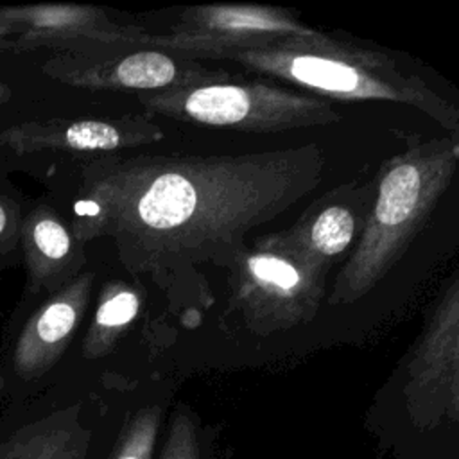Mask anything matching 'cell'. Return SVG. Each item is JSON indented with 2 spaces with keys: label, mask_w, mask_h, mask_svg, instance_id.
I'll return each instance as SVG.
<instances>
[{
  "label": "cell",
  "mask_w": 459,
  "mask_h": 459,
  "mask_svg": "<svg viewBox=\"0 0 459 459\" xmlns=\"http://www.w3.org/2000/svg\"><path fill=\"white\" fill-rule=\"evenodd\" d=\"M93 281L95 273L86 267L5 328L0 387L29 391L56 371L86 317Z\"/></svg>",
  "instance_id": "6"
},
{
  "label": "cell",
  "mask_w": 459,
  "mask_h": 459,
  "mask_svg": "<svg viewBox=\"0 0 459 459\" xmlns=\"http://www.w3.org/2000/svg\"><path fill=\"white\" fill-rule=\"evenodd\" d=\"M126 403H106L97 396L56 402L0 445V459H104Z\"/></svg>",
  "instance_id": "10"
},
{
  "label": "cell",
  "mask_w": 459,
  "mask_h": 459,
  "mask_svg": "<svg viewBox=\"0 0 459 459\" xmlns=\"http://www.w3.org/2000/svg\"><path fill=\"white\" fill-rule=\"evenodd\" d=\"M228 61L328 102L378 100L409 106L459 140L457 108L420 75L402 70L385 52L335 39L317 29L238 50Z\"/></svg>",
  "instance_id": "3"
},
{
  "label": "cell",
  "mask_w": 459,
  "mask_h": 459,
  "mask_svg": "<svg viewBox=\"0 0 459 459\" xmlns=\"http://www.w3.org/2000/svg\"><path fill=\"white\" fill-rule=\"evenodd\" d=\"M20 262L25 269V283L5 328L16 325L36 303L65 287L88 265L82 246L59 212L47 199L29 201L20 240Z\"/></svg>",
  "instance_id": "12"
},
{
  "label": "cell",
  "mask_w": 459,
  "mask_h": 459,
  "mask_svg": "<svg viewBox=\"0 0 459 459\" xmlns=\"http://www.w3.org/2000/svg\"><path fill=\"white\" fill-rule=\"evenodd\" d=\"M149 117L231 129L240 133H283L332 126L342 113L325 99L294 91L271 81H235L138 93Z\"/></svg>",
  "instance_id": "4"
},
{
  "label": "cell",
  "mask_w": 459,
  "mask_h": 459,
  "mask_svg": "<svg viewBox=\"0 0 459 459\" xmlns=\"http://www.w3.org/2000/svg\"><path fill=\"white\" fill-rule=\"evenodd\" d=\"M292 13L251 4L186 7L163 34L149 36V48L183 59H228L231 54L267 41L312 34Z\"/></svg>",
  "instance_id": "8"
},
{
  "label": "cell",
  "mask_w": 459,
  "mask_h": 459,
  "mask_svg": "<svg viewBox=\"0 0 459 459\" xmlns=\"http://www.w3.org/2000/svg\"><path fill=\"white\" fill-rule=\"evenodd\" d=\"M457 163L459 140L448 134H407L403 151L382 161L366 226L333 280L330 307L360 301L393 271L430 221Z\"/></svg>",
  "instance_id": "2"
},
{
  "label": "cell",
  "mask_w": 459,
  "mask_h": 459,
  "mask_svg": "<svg viewBox=\"0 0 459 459\" xmlns=\"http://www.w3.org/2000/svg\"><path fill=\"white\" fill-rule=\"evenodd\" d=\"M316 143L246 154H102L81 158L70 197L74 237L108 238L126 271L158 278L228 262L253 230L319 186Z\"/></svg>",
  "instance_id": "1"
},
{
  "label": "cell",
  "mask_w": 459,
  "mask_h": 459,
  "mask_svg": "<svg viewBox=\"0 0 459 459\" xmlns=\"http://www.w3.org/2000/svg\"><path fill=\"white\" fill-rule=\"evenodd\" d=\"M170 405L172 393L167 387H149L131 398L104 459H154Z\"/></svg>",
  "instance_id": "14"
},
{
  "label": "cell",
  "mask_w": 459,
  "mask_h": 459,
  "mask_svg": "<svg viewBox=\"0 0 459 459\" xmlns=\"http://www.w3.org/2000/svg\"><path fill=\"white\" fill-rule=\"evenodd\" d=\"M231 307L246 328L267 337L310 323L321 307L326 276L260 235L226 265Z\"/></svg>",
  "instance_id": "5"
},
{
  "label": "cell",
  "mask_w": 459,
  "mask_h": 459,
  "mask_svg": "<svg viewBox=\"0 0 459 459\" xmlns=\"http://www.w3.org/2000/svg\"><path fill=\"white\" fill-rule=\"evenodd\" d=\"M0 170V276L20 264V240L29 199Z\"/></svg>",
  "instance_id": "16"
},
{
  "label": "cell",
  "mask_w": 459,
  "mask_h": 459,
  "mask_svg": "<svg viewBox=\"0 0 459 459\" xmlns=\"http://www.w3.org/2000/svg\"><path fill=\"white\" fill-rule=\"evenodd\" d=\"M163 129L145 115L52 117L18 120L0 129V151L9 170L43 158H91L158 143Z\"/></svg>",
  "instance_id": "7"
},
{
  "label": "cell",
  "mask_w": 459,
  "mask_h": 459,
  "mask_svg": "<svg viewBox=\"0 0 459 459\" xmlns=\"http://www.w3.org/2000/svg\"><path fill=\"white\" fill-rule=\"evenodd\" d=\"M13 99V88L7 82L0 81V108L5 106Z\"/></svg>",
  "instance_id": "17"
},
{
  "label": "cell",
  "mask_w": 459,
  "mask_h": 459,
  "mask_svg": "<svg viewBox=\"0 0 459 459\" xmlns=\"http://www.w3.org/2000/svg\"><path fill=\"white\" fill-rule=\"evenodd\" d=\"M142 303V290L138 287L118 278L106 281L81 339V359L97 362L111 355L122 335L136 319Z\"/></svg>",
  "instance_id": "13"
},
{
  "label": "cell",
  "mask_w": 459,
  "mask_h": 459,
  "mask_svg": "<svg viewBox=\"0 0 459 459\" xmlns=\"http://www.w3.org/2000/svg\"><path fill=\"white\" fill-rule=\"evenodd\" d=\"M373 195V181L341 183L316 197L287 230L267 235L307 267L326 276L353 251L366 226Z\"/></svg>",
  "instance_id": "11"
},
{
  "label": "cell",
  "mask_w": 459,
  "mask_h": 459,
  "mask_svg": "<svg viewBox=\"0 0 459 459\" xmlns=\"http://www.w3.org/2000/svg\"><path fill=\"white\" fill-rule=\"evenodd\" d=\"M219 430L186 402L170 405L154 459H217Z\"/></svg>",
  "instance_id": "15"
},
{
  "label": "cell",
  "mask_w": 459,
  "mask_h": 459,
  "mask_svg": "<svg viewBox=\"0 0 459 459\" xmlns=\"http://www.w3.org/2000/svg\"><path fill=\"white\" fill-rule=\"evenodd\" d=\"M41 72L56 82L90 91L154 93L228 81L222 68H208L199 61L183 59L154 48L129 52L74 56L52 54Z\"/></svg>",
  "instance_id": "9"
},
{
  "label": "cell",
  "mask_w": 459,
  "mask_h": 459,
  "mask_svg": "<svg viewBox=\"0 0 459 459\" xmlns=\"http://www.w3.org/2000/svg\"><path fill=\"white\" fill-rule=\"evenodd\" d=\"M0 170H9V167H7V161H5L4 154H2V151H0Z\"/></svg>",
  "instance_id": "18"
}]
</instances>
